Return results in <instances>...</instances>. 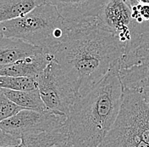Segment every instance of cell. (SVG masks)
Instances as JSON below:
<instances>
[{"mask_svg": "<svg viewBox=\"0 0 149 147\" xmlns=\"http://www.w3.org/2000/svg\"><path fill=\"white\" fill-rule=\"evenodd\" d=\"M48 54L62 68L78 100L120 62L125 46L113 32L97 23L67 32Z\"/></svg>", "mask_w": 149, "mask_h": 147, "instance_id": "1", "label": "cell"}, {"mask_svg": "<svg viewBox=\"0 0 149 147\" xmlns=\"http://www.w3.org/2000/svg\"><path fill=\"white\" fill-rule=\"evenodd\" d=\"M123 98L118 63L70 108L63 125L68 141L74 147H101L119 117Z\"/></svg>", "mask_w": 149, "mask_h": 147, "instance_id": "2", "label": "cell"}, {"mask_svg": "<svg viewBox=\"0 0 149 147\" xmlns=\"http://www.w3.org/2000/svg\"><path fill=\"white\" fill-rule=\"evenodd\" d=\"M61 16L49 1L24 16L0 23V36L17 38L49 53L65 38Z\"/></svg>", "mask_w": 149, "mask_h": 147, "instance_id": "3", "label": "cell"}, {"mask_svg": "<svg viewBox=\"0 0 149 147\" xmlns=\"http://www.w3.org/2000/svg\"><path fill=\"white\" fill-rule=\"evenodd\" d=\"M37 89L47 110L67 117L77 101L73 87L60 65L52 61L37 77Z\"/></svg>", "mask_w": 149, "mask_h": 147, "instance_id": "4", "label": "cell"}, {"mask_svg": "<svg viewBox=\"0 0 149 147\" xmlns=\"http://www.w3.org/2000/svg\"><path fill=\"white\" fill-rule=\"evenodd\" d=\"M67 117L49 110H22L15 116L0 122V129L20 139L26 134L52 132L63 127Z\"/></svg>", "mask_w": 149, "mask_h": 147, "instance_id": "5", "label": "cell"}, {"mask_svg": "<svg viewBox=\"0 0 149 147\" xmlns=\"http://www.w3.org/2000/svg\"><path fill=\"white\" fill-rule=\"evenodd\" d=\"M106 0L49 1L54 5L63 21L65 32L91 27L98 22V16Z\"/></svg>", "mask_w": 149, "mask_h": 147, "instance_id": "6", "label": "cell"}, {"mask_svg": "<svg viewBox=\"0 0 149 147\" xmlns=\"http://www.w3.org/2000/svg\"><path fill=\"white\" fill-rule=\"evenodd\" d=\"M102 27L113 32L125 46L131 38V11L125 0H106L98 16Z\"/></svg>", "mask_w": 149, "mask_h": 147, "instance_id": "7", "label": "cell"}, {"mask_svg": "<svg viewBox=\"0 0 149 147\" xmlns=\"http://www.w3.org/2000/svg\"><path fill=\"white\" fill-rule=\"evenodd\" d=\"M119 116L141 140L149 145V107L139 93L124 89Z\"/></svg>", "mask_w": 149, "mask_h": 147, "instance_id": "8", "label": "cell"}, {"mask_svg": "<svg viewBox=\"0 0 149 147\" xmlns=\"http://www.w3.org/2000/svg\"><path fill=\"white\" fill-rule=\"evenodd\" d=\"M131 38L125 48L120 68L149 64V22L130 26Z\"/></svg>", "mask_w": 149, "mask_h": 147, "instance_id": "9", "label": "cell"}, {"mask_svg": "<svg viewBox=\"0 0 149 147\" xmlns=\"http://www.w3.org/2000/svg\"><path fill=\"white\" fill-rule=\"evenodd\" d=\"M52 61H54L53 55L40 52L0 69V76L37 77Z\"/></svg>", "mask_w": 149, "mask_h": 147, "instance_id": "10", "label": "cell"}, {"mask_svg": "<svg viewBox=\"0 0 149 147\" xmlns=\"http://www.w3.org/2000/svg\"><path fill=\"white\" fill-rule=\"evenodd\" d=\"M40 52L43 49L39 47L17 38L0 36V69Z\"/></svg>", "mask_w": 149, "mask_h": 147, "instance_id": "11", "label": "cell"}, {"mask_svg": "<svg viewBox=\"0 0 149 147\" xmlns=\"http://www.w3.org/2000/svg\"><path fill=\"white\" fill-rule=\"evenodd\" d=\"M124 89L139 93L149 107V64L120 68Z\"/></svg>", "mask_w": 149, "mask_h": 147, "instance_id": "12", "label": "cell"}, {"mask_svg": "<svg viewBox=\"0 0 149 147\" xmlns=\"http://www.w3.org/2000/svg\"><path fill=\"white\" fill-rule=\"evenodd\" d=\"M101 147H149L119 116Z\"/></svg>", "mask_w": 149, "mask_h": 147, "instance_id": "13", "label": "cell"}, {"mask_svg": "<svg viewBox=\"0 0 149 147\" xmlns=\"http://www.w3.org/2000/svg\"><path fill=\"white\" fill-rule=\"evenodd\" d=\"M45 0H0V23L26 15Z\"/></svg>", "mask_w": 149, "mask_h": 147, "instance_id": "14", "label": "cell"}, {"mask_svg": "<svg viewBox=\"0 0 149 147\" xmlns=\"http://www.w3.org/2000/svg\"><path fill=\"white\" fill-rule=\"evenodd\" d=\"M4 94L16 106L24 110L46 111L47 110L45 104L41 98L38 89L31 91H14L1 89Z\"/></svg>", "mask_w": 149, "mask_h": 147, "instance_id": "15", "label": "cell"}, {"mask_svg": "<svg viewBox=\"0 0 149 147\" xmlns=\"http://www.w3.org/2000/svg\"><path fill=\"white\" fill-rule=\"evenodd\" d=\"M20 139L21 143L19 147H53L68 139V137L62 127L52 132L23 135Z\"/></svg>", "mask_w": 149, "mask_h": 147, "instance_id": "16", "label": "cell"}, {"mask_svg": "<svg viewBox=\"0 0 149 147\" xmlns=\"http://www.w3.org/2000/svg\"><path fill=\"white\" fill-rule=\"evenodd\" d=\"M0 89L14 91H31L37 89V77L0 76Z\"/></svg>", "mask_w": 149, "mask_h": 147, "instance_id": "17", "label": "cell"}, {"mask_svg": "<svg viewBox=\"0 0 149 147\" xmlns=\"http://www.w3.org/2000/svg\"><path fill=\"white\" fill-rule=\"evenodd\" d=\"M22 110L24 109L13 103L0 89V122L15 116Z\"/></svg>", "mask_w": 149, "mask_h": 147, "instance_id": "18", "label": "cell"}, {"mask_svg": "<svg viewBox=\"0 0 149 147\" xmlns=\"http://www.w3.org/2000/svg\"><path fill=\"white\" fill-rule=\"evenodd\" d=\"M21 139L0 129V147H19Z\"/></svg>", "mask_w": 149, "mask_h": 147, "instance_id": "19", "label": "cell"}, {"mask_svg": "<svg viewBox=\"0 0 149 147\" xmlns=\"http://www.w3.org/2000/svg\"><path fill=\"white\" fill-rule=\"evenodd\" d=\"M53 147H74L72 146V144L70 142V141H68V139H66L65 141H62V142H60V143H58V144H57L55 145Z\"/></svg>", "mask_w": 149, "mask_h": 147, "instance_id": "20", "label": "cell"}]
</instances>
